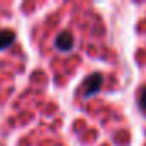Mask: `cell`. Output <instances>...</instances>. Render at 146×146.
Wrapping results in <instances>:
<instances>
[{"instance_id": "1", "label": "cell", "mask_w": 146, "mask_h": 146, "mask_svg": "<svg viewBox=\"0 0 146 146\" xmlns=\"http://www.w3.org/2000/svg\"><path fill=\"white\" fill-rule=\"evenodd\" d=\"M102 84H103V76L100 74V72H93V74H90L84 79V83H83V96L90 98V96L96 95L102 90Z\"/></svg>"}, {"instance_id": "2", "label": "cell", "mask_w": 146, "mask_h": 146, "mask_svg": "<svg viewBox=\"0 0 146 146\" xmlns=\"http://www.w3.org/2000/svg\"><path fill=\"white\" fill-rule=\"evenodd\" d=\"M55 48L58 52H70L74 48V36L70 31H62L55 38Z\"/></svg>"}, {"instance_id": "3", "label": "cell", "mask_w": 146, "mask_h": 146, "mask_svg": "<svg viewBox=\"0 0 146 146\" xmlns=\"http://www.w3.org/2000/svg\"><path fill=\"white\" fill-rule=\"evenodd\" d=\"M16 40V33L11 31V29H4V31H0V50H5L9 48Z\"/></svg>"}, {"instance_id": "4", "label": "cell", "mask_w": 146, "mask_h": 146, "mask_svg": "<svg viewBox=\"0 0 146 146\" xmlns=\"http://www.w3.org/2000/svg\"><path fill=\"white\" fill-rule=\"evenodd\" d=\"M139 107H141V110L146 113V86L141 88V91H139Z\"/></svg>"}]
</instances>
